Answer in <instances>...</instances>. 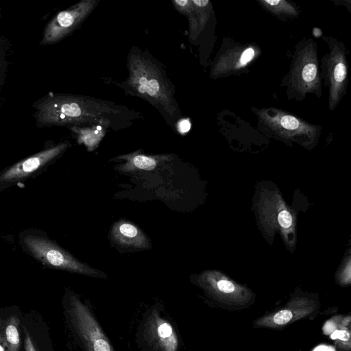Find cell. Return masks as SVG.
<instances>
[{"mask_svg":"<svg viewBox=\"0 0 351 351\" xmlns=\"http://www.w3.org/2000/svg\"><path fill=\"white\" fill-rule=\"evenodd\" d=\"M39 125H99L119 129L140 117L125 106L88 96L49 95L36 105Z\"/></svg>","mask_w":351,"mask_h":351,"instance_id":"6da1fadb","label":"cell"},{"mask_svg":"<svg viewBox=\"0 0 351 351\" xmlns=\"http://www.w3.org/2000/svg\"><path fill=\"white\" fill-rule=\"evenodd\" d=\"M128 77L123 82L124 90L145 99L160 110L166 120L173 122L180 110L172 83L162 66L151 55L133 47L128 56Z\"/></svg>","mask_w":351,"mask_h":351,"instance_id":"7a4b0ae2","label":"cell"},{"mask_svg":"<svg viewBox=\"0 0 351 351\" xmlns=\"http://www.w3.org/2000/svg\"><path fill=\"white\" fill-rule=\"evenodd\" d=\"M66 311L84 351H114L90 308L77 295L69 298Z\"/></svg>","mask_w":351,"mask_h":351,"instance_id":"3957f363","label":"cell"},{"mask_svg":"<svg viewBox=\"0 0 351 351\" xmlns=\"http://www.w3.org/2000/svg\"><path fill=\"white\" fill-rule=\"evenodd\" d=\"M24 243L32 254L44 265L71 272L97 278L106 275L81 263L50 240L35 235H27Z\"/></svg>","mask_w":351,"mask_h":351,"instance_id":"277c9868","label":"cell"},{"mask_svg":"<svg viewBox=\"0 0 351 351\" xmlns=\"http://www.w3.org/2000/svg\"><path fill=\"white\" fill-rule=\"evenodd\" d=\"M98 3V0H82L58 12L46 26L40 44L51 45L63 39L88 16Z\"/></svg>","mask_w":351,"mask_h":351,"instance_id":"5b68a950","label":"cell"},{"mask_svg":"<svg viewBox=\"0 0 351 351\" xmlns=\"http://www.w3.org/2000/svg\"><path fill=\"white\" fill-rule=\"evenodd\" d=\"M317 308V304L315 301L307 298H295L283 306L255 319L253 327L282 329L294 322L309 316Z\"/></svg>","mask_w":351,"mask_h":351,"instance_id":"8992f818","label":"cell"},{"mask_svg":"<svg viewBox=\"0 0 351 351\" xmlns=\"http://www.w3.org/2000/svg\"><path fill=\"white\" fill-rule=\"evenodd\" d=\"M144 337L154 351H178L179 339L171 324L154 311L147 317L144 327Z\"/></svg>","mask_w":351,"mask_h":351,"instance_id":"52a82bcc","label":"cell"},{"mask_svg":"<svg viewBox=\"0 0 351 351\" xmlns=\"http://www.w3.org/2000/svg\"><path fill=\"white\" fill-rule=\"evenodd\" d=\"M200 285L215 299L230 306H245L250 302L252 294L226 278L206 275L202 277Z\"/></svg>","mask_w":351,"mask_h":351,"instance_id":"ba28073f","label":"cell"},{"mask_svg":"<svg viewBox=\"0 0 351 351\" xmlns=\"http://www.w3.org/2000/svg\"><path fill=\"white\" fill-rule=\"evenodd\" d=\"M69 145L68 142L61 143L15 164L2 173L0 180L15 181L31 175L61 154Z\"/></svg>","mask_w":351,"mask_h":351,"instance_id":"9c48e42d","label":"cell"},{"mask_svg":"<svg viewBox=\"0 0 351 351\" xmlns=\"http://www.w3.org/2000/svg\"><path fill=\"white\" fill-rule=\"evenodd\" d=\"M112 240L120 246L142 250L150 247V243L145 234L136 226L121 221L112 227Z\"/></svg>","mask_w":351,"mask_h":351,"instance_id":"30bf717a","label":"cell"},{"mask_svg":"<svg viewBox=\"0 0 351 351\" xmlns=\"http://www.w3.org/2000/svg\"><path fill=\"white\" fill-rule=\"evenodd\" d=\"M19 319L11 315L5 319L0 318V345L5 351H19Z\"/></svg>","mask_w":351,"mask_h":351,"instance_id":"8fae6325","label":"cell"},{"mask_svg":"<svg viewBox=\"0 0 351 351\" xmlns=\"http://www.w3.org/2000/svg\"><path fill=\"white\" fill-rule=\"evenodd\" d=\"M261 116L274 129L288 132H303L313 129L296 117L281 112L276 113L274 116L263 112Z\"/></svg>","mask_w":351,"mask_h":351,"instance_id":"7c38bea8","label":"cell"},{"mask_svg":"<svg viewBox=\"0 0 351 351\" xmlns=\"http://www.w3.org/2000/svg\"><path fill=\"white\" fill-rule=\"evenodd\" d=\"M106 128L99 125L71 126V130L77 138L79 143H84L88 148H95L106 134Z\"/></svg>","mask_w":351,"mask_h":351,"instance_id":"4fadbf2b","label":"cell"},{"mask_svg":"<svg viewBox=\"0 0 351 351\" xmlns=\"http://www.w3.org/2000/svg\"><path fill=\"white\" fill-rule=\"evenodd\" d=\"M317 66L313 55L306 56L296 69V81L304 88L313 87L317 82Z\"/></svg>","mask_w":351,"mask_h":351,"instance_id":"5bb4252c","label":"cell"},{"mask_svg":"<svg viewBox=\"0 0 351 351\" xmlns=\"http://www.w3.org/2000/svg\"><path fill=\"white\" fill-rule=\"evenodd\" d=\"M330 80L331 86V100L335 103L338 99L347 75L346 66L340 55L332 57Z\"/></svg>","mask_w":351,"mask_h":351,"instance_id":"9a60e30c","label":"cell"},{"mask_svg":"<svg viewBox=\"0 0 351 351\" xmlns=\"http://www.w3.org/2000/svg\"><path fill=\"white\" fill-rule=\"evenodd\" d=\"M119 158L127 161V169L133 168L142 170H153L162 160H166L169 156H147L143 154L133 153L121 156Z\"/></svg>","mask_w":351,"mask_h":351,"instance_id":"2e32d148","label":"cell"},{"mask_svg":"<svg viewBox=\"0 0 351 351\" xmlns=\"http://www.w3.org/2000/svg\"><path fill=\"white\" fill-rule=\"evenodd\" d=\"M175 8L188 18L190 37L195 38L199 32L197 15L192 0H175L172 1Z\"/></svg>","mask_w":351,"mask_h":351,"instance_id":"e0dca14e","label":"cell"},{"mask_svg":"<svg viewBox=\"0 0 351 351\" xmlns=\"http://www.w3.org/2000/svg\"><path fill=\"white\" fill-rule=\"evenodd\" d=\"M350 322V315L341 316L339 325L330 335V339L335 341L336 345L346 350H350L351 347Z\"/></svg>","mask_w":351,"mask_h":351,"instance_id":"ac0fdd59","label":"cell"},{"mask_svg":"<svg viewBox=\"0 0 351 351\" xmlns=\"http://www.w3.org/2000/svg\"><path fill=\"white\" fill-rule=\"evenodd\" d=\"M263 5L269 10L276 13L295 15V10L285 1L282 0H264L261 1Z\"/></svg>","mask_w":351,"mask_h":351,"instance_id":"d6986e66","label":"cell"},{"mask_svg":"<svg viewBox=\"0 0 351 351\" xmlns=\"http://www.w3.org/2000/svg\"><path fill=\"white\" fill-rule=\"evenodd\" d=\"M279 224L284 228H289L292 224L291 215L287 210H282L278 216Z\"/></svg>","mask_w":351,"mask_h":351,"instance_id":"ffe728a7","label":"cell"},{"mask_svg":"<svg viewBox=\"0 0 351 351\" xmlns=\"http://www.w3.org/2000/svg\"><path fill=\"white\" fill-rule=\"evenodd\" d=\"M254 56V50L251 47L247 48L246 49H245L243 51V53L240 57V60H239L240 65L245 66V64H247L249 62H250L253 59Z\"/></svg>","mask_w":351,"mask_h":351,"instance_id":"44dd1931","label":"cell"},{"mask_svg":"<svg viewBox=\"0 0 351 351\" xmlns=\"http://www.w3.org/2000/svg\"><path fill=\"white\" fill-rule=\"evenodd\" d=\"M23 328L25 332V351H36L28 330L25 327Z\"/></svg>","mask_w":351,"mask_h":351,"instance_id":"7402d4cb","label":"cell"},{"mask_svg":"<svg viewBox=\"0 0 351 351\" xmlns=\"http://www.w3.org/2000/svg\"><path fill=\"white\" fill-rule=\"evenodd\" d=\"M191 124L189 120H182L178 124V129L180 132H186L189 130Z\"/></svg>","mask_w":351,"mask_h":351,"instance_id":"603a6c76","label":"cell"},{"mask_svg":"<svg viewBox=\"0 0 351 351\" xmlns=\"http://www.w3.org/2000/svg\"><path fill=\"white\" fill-rule=\"evenodd\" d=\"M312 351H336L335 348L330 346L326 344H321L316 346Z\"/></svg>","mask_w":351,"mask_h":351,"instance_id":"cb8c5ba5","label":"cell"},{"mask_svg":"<svg viewBox=\"0 0 351 351\" xmlns=\"http://www.w3.org/2000/svg\"><path fill=\"white\" fill-rule=\"evenodd\" d=\"M3 350H4L3 348L0 345V351H3Z\"/></svg>","mask_w":351,"mask_h":351,"instance_id":"d4e9b609","label":"cell"}]
</instances>
